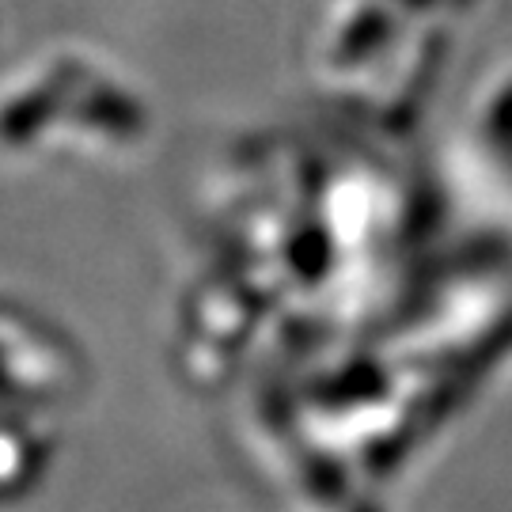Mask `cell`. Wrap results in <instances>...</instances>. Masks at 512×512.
<instances>
[{"label":"cell","mask_w":512,"mask_h":512,"mask_svg":"<svg viewBox=\"0 0 512 512\" xmlns=\"http://www.w3.org/2000/svg\"><path fill=\"white\" fill-rule=\"evenodd\" d=\"M145 129L141 99L76 54L38 57L0 88V152H27L57 137L84 152H126Z\"/></svg>","instance_id":"cell-1"},{"label":"cell","mask_w":512,"mask_h":512,"mask_svg":"<svg viewBox=\"0 0 512 512\" xmlns=\"http://www.w3.org/2000/svg\"><path fill=\"white\" fill-rule=\"evenodd\" d=\"M80 365L73 349L50 330L0 311V403L42 406L69 395Z\"/></svg>","instance_id":"cell-2"},{"label":"cell","mask_w":512,"mask_h":512,"mask_svg":"<svg viewBox=\"0 0 512 512\" xmlns=\"http://www.w3.org/2000/svg\"><path fill=\"white\" fill-rule=\"evenodd\" d=\"M46 459V444L35 429L19 421H0V497H12L38 478V467Z\"/></svg>","instance_id":"cell-3"}]
</instances>
